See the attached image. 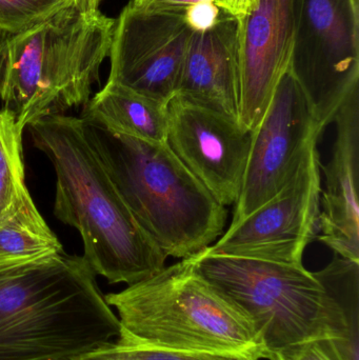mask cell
Segmentation results:
<instances>
[{"mask_svg": "<svg viewBox=\"0 0 359 360\" xmlns=\"http://www.w3.org/2000/svg\"><path fill=\"white\" fill-rule=\"evenodd\" d=\"M63 253L36 205L0 226V274L44 264Z\"/></svg>", "mask_w": 359, "mask_h": 360, "instance_id": "16", "label": "cell"}, {"mask_svg": "<svg viewBox=\"0 0 359 360\" xmlns=\"http://www.w3.org/2000/svg\"><path fill=\"white\" fill-rule=\"evenodd\" d=\"M120 323L82 256L0 274V360H59L113 342Z\"/></svg>", "mask_w": 359, "mask_h": 360, "instance_id": "2", "label": "cell"}, {"mask_svg": "<svg viewBox=\"0 0 359 360\" xmlns=\"http://www.w3.org/2000/svg\"><path fill=\"white\" fill-rule=\"evenodd\" d=\"M196 272L237 306L271 355L295 345L329 340L341 360H351L346 326L332 294L303 264L254 258L193 256Z\"/></svg>", "mask_w": 359, "mask_h": 360, "instance_id": "6", "label": "cell"}, {"mask_svg": "<svg viewBox=\"0 0 359 360\" xmlns=\"http://www.w3.org/2000/svg\"><path fill=\"white\" fill-rule=\"evenodd\" d=\"M322 129L305 93L287 72L253 134L246 175L231 226L278 195L318 146Z\"/></svg>", "mask_w": 359, "mask_h": 360, "instance_id": "9", "label": "cell"}, {"mask_svg": "<svg viewBox=\"0 0 359 360\" xmlns=\"http://www.w3.org/2000/svg\"><path fill=\"white\" fill-rule=\"evenodd\" d=\"M288 71L322 131L359 88V0H292Z\"/></svg>", "mask_w": 359, "mask_h": 360, "instance_id": "7", "label": "cell"}, {"mask_svg": "<svg viewBox=\"0 0 359 360\" xmlns=\"http://www.w3.org/2000/svg\"><path fill=\"white\" fill-rule=\"evenodd\" d=\"M270 360H341L329 340H310L288 347L270 356Z\"/></svg>", "mask_w": 359, "mask_h": 360, "instance_id": "20", "label": "cell"}, {"mask_svg": "<svg viewBox=\"0 0 359 360\" xmlns=\"http://www.w3.org/2000/svg\"><path fill=\"white\" fill-rule=\"evenodd\" d=\"M292 0H249L237 17L240 124L254 132L290 65Z\"/></svg>", "mask_w": 359, "mask_h": 360, "instance_id": "12", "label": "cell"}, {"mask_svg": "<svg viewBox=\"0 0 359 360\" xmlns=\"http://www.w3.org/2000/svg\"><path fill=\"white\" fill-rule=\"evenodd\" d=\"M202 1H214L218 4V0H131L130 4L143 10L185 12L190 6Z\"/></svg>", "mask_w": 359, "mask_h": 360, "instance_id": "22", "label": "cell"}, {"mask_svg": "<svg viewBox=\"0 0 359 360\" xmlns=\"http://www.w3.org/2000/svg\"><path fill=\"white\" fill-rule=\"evenodd\" d=\"M115 25L98 8L74 2L30 29L0 35V99L23 129L88 103Z\"/></svg>", "mask_w": 359, "mask_h": 360, "instance_id": "3", "label": "cell"}, {"mask_svg": "<svg viewBox=\"0 0 359 360\" xmlns=\"http://www.w3.org/2000/svg\"><path fill=\"white\" fill-rule=\"evenodd\" d=\"M13 110H0V226L34 207L25 182L22 134Z\"/></svg>", "mask_w": 359, "mask_h": 360, "instance_id": "17", "label": "cell"}, {"mask_svg": "<svg viewBox=\"0 0 359 360\" xmlns=\"http://www.w3.org/2000/svg\"><path fill=\"white\" fill-rule=\"evenodd\" d=\"M318 146L303 158L289 184L204 251L212 255L303 264L306 248L316 238L322 194Z\"/></svg>", "mask_w": 359, "mask_h": 360, "instance_id": "8", "label": "cell"}, {"mask_svg": "<svg viewBox=\"0 0 359 360\" xmlns=\"http://www.w3.org/2000/svg\"><path fill=\"white\" fill-rule=\"evenodd\" d=\"M168 105L107 82L84 105L80 117L115 134L167 143Z\"/></svg>", "mask_w": 359, "mask_h": 360, "instance_id": "15", "label": "cell"}, {"mask_svg": "<svg viewBox=\"0 0 359 360\" xmlns=\"http://www.w3.org/2000/svg\"><path fill=\"white\" fill-rule=\"evenodd\" d=\"M59 360H250L227 355L181 352L148 346L119 334L113 342L75 356Z\"/></svg>", "mask_w": 359, "mask_h": 360, "instance_id": "18", "label": "cell"}, {"mask_svg": "<svg viewBox=\"0 0 359 360\" xmlns=\"http://www.w3.org/2000/svg\"><path fill=\"white\" fill-rule=\"evenodd\" d=\"M75 0H0V35H12L34 27Z\"/></svg>", "mask_w": 359, "mask_h": 360, "instance_id": "19", "label": "cell"}, {"mask_svg": "<svg viewBox=\"0 0 359 360\" xmlns=\"http://www.w3.org/2000/svg\"><path fill=\"white\" fill-rule=\"evenodd\" d=\"M56 175L54 215L76 229L84 256L107 283L131 285L166 266L167 255L133 215L107 174L81 117L53 113L27 126Z\"/></svg>", "mask_w": 359, "mask_h": 360, "instance_id": "1", "label": "cell"}, {"mask_svg": "<svg viewBox=\"0 0 359 360\" xmlns=\"http://www.w3.org/2000/svg\"><path fill=\"white\" fill-rule=\"evenodd\" d=\"M78 4H86V6H93V8H98L99 4L103 0H75Z\"/></svg>", "mask_w": 359, "mask_h": 360, "instance_id": "24", "label": "cell"}, {"mask_svg": "<svg viewBox=\"0 0 359 360\" xmlns=\"http://www.w3.org/2000/svg\"><path fill=\"white\" fill-rule=\"evenodd\" d=\"M176 96L240 122L237 17L223 11L211 29L194 32Z\"/></svg>", "mask_w": 359, "mask_h": 360, "instance_id": "14", "label": "cell"}, {"mask_svg": "<svg viewBox=\"0 0 359 360\" xmlns=\"http://www.w3.org/2000/svg\"><path fill=\"white\" fill-rule=\"evenodd\" d=\"M105 298L117 312L120 334L133 342L181 352L268 359L251 319L196 272L193 257Z\"/></svg>", "mask_w": 359, "mask_h": 360, "instance_id": "5", "label": "cell"}, {"mask_svg": "<svg viewBox=\"0 0 359 360\" xmlns=\"http://www.w3.org/2000/svg\"><path fill=\"white\" fill-rule=\"evenodd\" d=\"M84 122L118 192L167 257H193L223 234L227 209L183 166L168 143H149Z\"/></svg>", "mask_w": 359, "mask_h": 360, "instance_id": "4", "label": "cell"}, {"mask_svg": "<svg viewBox=\"0 0 359 360\" xmlns=\"http://www.w3.org/2000/svg\"><path fill=\"white\" fill-rule=\"evenodd\" d=\"M168 109L169 148L221 205H236L254 132L176 95Z\"/></svg>", "mask_w": 359, "mask_h": 360, "instance_id": "11", "label": "cell"}, {"mask_svg": "<svg viewBox=\"0 0 359 360\" xmlns=\"http://www.w3.org/2000/svg\"><path fill=\"white\" fill-rule=\"evenodd\" d=\"M333 122L332 156L320 167L326 190L320 194L318 239L337 255L359 262V88L346 99Z\"/></svg>", "mask_w": 359, "mask_h": 360, "instance_id": "13", "label": "cell"}, {"mask_svg": "<svg viewBox=\"0 0 359 360\" xmlns=\"http://www.w3.org/2000/svg\"><path fill=\"white\" fill-rule=\"evenodd\" d=\"M223 10L214 1H202L185 11V20L194 32L211 29L223 14Z\"/></svg>", "mask_w": 359, "mask_h": 360, "instance_id": "21", "label": "cell"}, {"mask_svg": "<svg viewBox=\"0 0 359 360\" xmlns=\"http://www.w3.org/2000/svg\"><path fill=\"white\" fill-rule=\"evenodd\" d=\"M248 2L249 0H218V6L225 12L240 17L246 11Z\"/></svg>", "mask_w": 359, "mask_h": 360, "instance_id": "23", "label": "cell"}, {"mask_svg": "<svg viewBox=\"0 0 359 360\" xmlns=\"http://www.w3.org/2000/svg\"><path fill=\"white\" fill-rule=\"evenodd\" d=\"M193 33L185 12L143 10L129 4L116 19L107 82L170 103Z\"/></svg>", "mask_w": 359, "mask_h": 360, "instance_id": "10", "label": "cell"}]
</instances>
